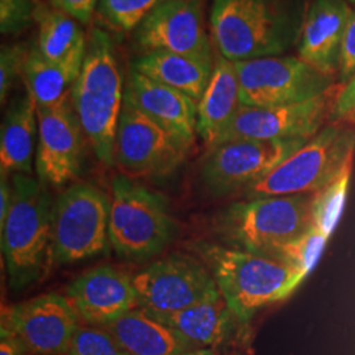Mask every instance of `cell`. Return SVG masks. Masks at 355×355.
<instances>
[{
  "label": "cell",
  "instance_id": "obj_1",
  "mask_svg": "<svg viewBox=\"0 0 355 355\" xmlns=\"http://www.w3.org/2000/svg\"><path fill=\"white\" fill-rule=\"evenodd\" d=\"M304 15L293 0H215L211 36L232 62L283 55L297 45Z\"/></svg>",
  "mask_w": 355,
  "mask_h": 355
},
{
  "label": "cell",
  "instance_id": "obj_2",
  "mask_svg": "<svg viewBox=\"0 0 355 355\" xmlns=\"http://www.w3.org/2000/svg\"><path fill=\"white\" fill-rule=\"evenodd\" d=\"M196 252L243 325L262 308L287 299L306 278L274 258L230 246L203 242L196 245Z\"/></svg>",
  "mask_w": 355,
  "mask_h": 355
},
{
  "label": "cell",
  "instance_id": "obj_3",
  "mask_svg": "<svg viewBox=\"0 0 355 355\" xmlns=\"http://www.w3.org/2000/svg\"><path fill=\"white\" fill-rule=\"evenodd\" d=\"M12 203L0 229L8 286L20 292L51 266L53 204L46 186L26 174L12 175Z\"/></svg>",
  "mask_w": 355,
  "mask_h": 355
},
{
  "label": "cell",
  "instance_id": "obj_4",
  "mask_svg": "<svg viewBox=\"0 0 355 355\" xmlns=\"http://www.w3.org/2000/svg\"><path fill=\"white\" fill-rule=\"evenodd\" d=\"M71 102L98 159L114 166V146L124 102L123 78L110 35L92 29L80 74L73 89Z\"/></svg>",
  "mask_w": 355,
  "mask_h": 355
},
{
  "label": "cell",
  "instance_id": "obj_5",
  "mask_svg": "<svg viewBox=\"0 0 355 355\" xmlns=\"http://www.w3.org/2000/svg\"><path fill=\"white\" fill-rule=\"evenodd\" d=\"M313 195L254 198L232 204L216 220L227 246L257 254L292 241L315 227Z\"/></svg>",
  "mask_w": 355,
  "mask_h": 355
},
{
  "label": "cell",
  "instance_id": "obj_6",
  "mask_svg": "<svg viewBox=\"0 0 355 355\" xmlns=\"http://www.w3.org/2000/svg\"><path fill=\"white\" fill-rule=\"evenodd\" d=\"M108 237L120 258L146 261L161 253L177 234L165 198L124 174L111 184Z\"/></svg>",
  "mask_w": 355,
  "mask_h": 355
},
{
  "label": "cell",
  "instance_id": "obj_7",
  "mask_svg": "<svg viewBox=\"0 0 355 355\" xmlns=\"http://www.w3.org/2000/svg\"><path fill=\"white\" fill-rule=\"evenodd\" d=\"M355 127L328 124L270 174L245 191L248 199L313 195L354 164Z\"/></svg>",
  "mask_w": 355,
  "mask_h": 355
},
{
  "label": "cell",
  "instance_id": "obj_8",
  "mask_svg": "<svg viewBox=\"0 0 355 355\" xmlns=\"http://www.w3.org/2000/svg\"><path fill=\"white\" fill-rule=\"evenodd\" d=\"M111 202L89 183H74L53 204L51 266L71 265L107 252Z\"/></svg>",
  "mask_w": 355,
  "mask_h": 355
},
{
  "label": "cell",
  "instance_id": "obj_9",
  "mask_svg": "<svg viewBox=\"0 0 355 355\" xmlns=\"http://www.w3.org/2000/svg\"><path fill=\"white\" fill-rule=\"evenodd\" d=\"M234 64L245 107L304 102L337 85L336 76L320 73L299 55H275Z\"/></svg>",
  "mask_w": 355,
  "mask_h": 355
},
{
  "label": "cell",
  "instance_id": "obj_10",
  "mask_svg": "<svg viewBox=\"0 0 355 355\" xmlns=\"http://www.w3.org/2000/svg\"><path fill=\"white\" fill-rule=\"evenodd\" d=\"M139 306L150 313H170L221 296L203 261L173 253L136 272Z\"/></svg>",
  "mask_w": 355,
  "mask_h": 355
},
{
  "label": "cell",
  "instance_id": "obj_11",
  "mask_svg": "<svg viewBox=\"0 0 355 355\" xmlns=\"http://www.w3.org/2000/svg\"><path fill=\"white\" fill-rule=\"evenodd\" d=\"M308 141L236 140L216 145L203 158L200 177L214 196L246 191Z\"/></svg>",
  "mask_w": 355,
  "mask_h": 355
},
{
  "label": "cell",
  "instance_id": "obj_12",
  "mask_svg": "<svg viewBox=\"0 0 355 355\" xmlns=\"http://www.w3.org/2000/svg\"><path fill=\"white\" fill-rule=\"evenodd\" d=\"M340 87V83L334 85L304 102L272 107L241 105L228 130L216 145L236 140H311L329 123Z\"/></svg>",
  "mask_w": 355,
  "mask_h": 355
},
{
  "label": "cell",
  "instance_id": "obj_13",
  "mask_svg": "<svg viewBox=\"0 0 355 355\" xmlns=\"http://www.w3.org/2000/svg\"><path fill=\"white\" fill-rule=\"evenodd\" d=\"M186 154L168 132L124 96L114 146V164L124 175L166 177L184 161Z\"/></svg>",
  "mask_w": 355,
  "mask_h": 355
},
{
  "label": "cell",
  "instance_id": "obj_14",
  "mask_svg": "<svg viewBox=\"0 0 355 355\" xmlns=\"http://www.w3.org/2000/svg\"><path fill=\"white\" fill-rule=\"evenodd\" d=\"M36 171L48 187L61 189L80 173L86 135L71 102V94L51 107H37Z\"/></svg>",
  "mask_w": 355,
  "mask_h": 355
},
{
  "label": "cell",
  "instance_id": "obj_15",
  "mask_svg": "<svg viewBox=\"0 0 355 355\" xmlns=\"http://www.w3.org/2000/svg\"><path fill=\"white\" fill-rule=\"evenodd\" d=\"M78 321L67 297L51 292L4 308L0 328L16 334L31 354L67 355Z\"/></svg>",
  "mask_w": 355,
  "mask_h": 355
},
{
  "label": "cell",
  "instance_id": "obj_16",
  "mask_svg": "<svg viewBox=\"0 0 355 355\" xmlns=\"http://www.w3.org/2000/svg\"><path fill=\"white\" fill-rule=\"evenodd\" d=\"M146 53L166 51L215 61L202 0H162L136 29Z\"/></svg>",
  "mask_w": 355,
  "mask_h": 355
},
{
  "label": "cell",
  "instance_id": "obj_17",
  "mask_svg": "<svg viewBox=\"0 0 355 355\" xmlns=\"http://www.w3.org/2000/svg\"><path fill=\"white\" fill-rule=\"evenodd\" d=\"M79 320L107 327L139 306L133 278L112 266H98L80 274L66 290Z\"/></svg>",
  "mask_w": 355,
  "mask_h": 355
},
{
  "label": "cell",
  "instance_id": "obj_18",
  "mask_svg": "<svg viewBox=\"0 0 355 355\" xmlns=\"http://www.w3.org/2000/svg\"><path fill=\"white\" fill-rule=\"evenodd\" d=\"M353 12L347 0H311L305 10L297 55L320 73L338 76L343 37Z\"/></svg>",
  "mask_w": 355,
  "mask_h": 355
},
{
  "label": "cell",
  "instance_id": "obj_19",
  "mask_svg": "<svg viewBox=\"0 0 355 355\" xmlns=\"http://www.w3.org/2000/svg\"><path fill=\"white\" fill-rule=\"evenodd\" d=\"M124 96L189 152L198 135V102L139 71L128 76Z\"/></svg>",
  "mask_w": 355,
  "mask_h": 355
},
{
  "label": "cell",
  "instance_id": "obj_20",
  "mask_svg": "<svg viewBox=\"0 0 355 355\" xmlns=\"http://www.w3.org/2000/svg\"><path fill=\"white\" fill-rule=\"evenodd\" d=\"M146 313L179 333L191 350L221 349L236 337L239 325L246 327L233 313L223 295L177 312Z\"/></svg>",
  "mask_w": 355,
  "mask_h": 355
},
{
  "label": "cell",
  "instance_id": "obj_21",
  "mask_svg": "<svg viewBox=\"0 0 355 355\" xmlns=\"http://www.w3.org/2000/svg\"><path fill=\"white\" fill-rule=\"evenodd\" d=\"M241 105L236 64L216 53L211 80L198 103V135L208 148L224 136Z\"/></svg>",
  "mask_w": 355,
  "mask_h": 355
},
{
  "label": "cell",
  "instance_id": "obj_22",
  "mask_svg": "<svg viewBox=\"0 0 355 355\" xmlns=\"http://www.w3.org/2000/svg\"><path fill=\"white\" fill-rule=\"evenodd\" d=\"M37 104L26 92L8 104L0 129V174H32Z\"/></svg>",
  "mask_w": 355,
  "mask_h": 355
},
{
  "label": "cell",
  "instance_id": "obj_23",
  "mask_svg": "<svg viewBox=\"0 0 355 355\" xmlns=\"http://www.w3.org/2000/svg\"><path fill=\"white\" fill-rule=\"evenodd\" d=\"M87 51V38L60 61L46 60L37 46L32 48L23 73L26 92L37 107H51L71 94Z\"/></svg>",
  "mask_w": 355,
  "mask_h": 355
},
{
  "label": "cell",
  "instance_id": "obj_24",
  "mask_svg": "<svg viewBox=\"0 0 355 355\" xmlns=\"http://www.w3.org/2000/svg\"><path fill=\"white\" fill-rule=\"evenodd\" d=\"M103 328L114 336L128 355H183L191 350L179 333L144 309H133Z\"/></svg>",
  "mask_w": 355,
  "mask_h": 355
},
{
  "label": "cell",
  "instance_id": "obj_25",
  "mask_svg": "<svg viewBox=\"0 0 355 355\" xmlns=\"http://www.w3.org/2000/svg\"><path fill=\"white\" fill-rule=\"evenodd\" d=\"M215 61L166 51L146 53L133 64V70L153 80L178 89L199 103L208 87Z\"/></svg>",
  "mask_w": 355,
  "mask_h": 355
},
{
  "label": "cell",
  "instance_id": "obj_26",
  "mask_svg": "<svg viewBox=\"0 0 355 355\" xmlns=\"http://www.w3.org/2000/svg\"><path fill=\"white\" fill-rule=\"evenodd\" d=\"M37 49L51 61L64 58L76 45L86 38L76 19L53 7L41 4L37 13Z\"/></svg>",
  "mask_w": 355,
  "mask_h": 355
},
{
  "label": "cell",
  "instance_id": "obj_27",
  "mask_svg": "<svg viewBox=\"0 0 355 355\" xmlns=\"http://www.w3.org/2000/svg\"><path fill=\"white\" fill-rule=\"evenodd\" d=\"M328 240V236H325L318 227H313L303 236L277 246L262 255H267L293 267L308 277L318 265L320 257L327 248Z\"/></svg>",
  "mask_w": 355,
  "mask_h": 355
},
{
  "label": "cell",
  "instance_id": "obj_28",
  "mask_svg": "<svg viewBox=\"0 0 355 355\" xmlns=\"http://www.w3.org/2000/svg\"><path fill=\"white\" fill-rule=\"evenodd\" d=\"M353 165L349 166L343 174L334 179L324 190L315 193L313 217L315 227L330 237L336 230L343 215L345 202L349 191Z\"/></svg>",
  "mask_w": 355,
  "mask_h": 355
},
{
  "label": "cell",
  "instance_id": "obj_29",
  "mask_svg": "<svg viewBox=\"0 0 355 355\" xmlns=\"http://www.w3.org/2000/svg\"><path fill=\"white\" fill-rule=\"evenodd\" d=\"M162 0H101L104 21L119 32H130L140 26L146 16Z\"/></svg>",
  "mask_w": 355,
  "mask_h": 355
},
{
  "label": "cell",
  "instance_id": "obj_30",
  "mask_svg": "<svg viewBox=\"0 0 355 355\" xmlns=\"http://www.w3.org/2000/svg\"><path fill=\"white\" fill-rule=\"evenodd\" d=\"M67 355H128L103 327H78Z\"/></svg>",
  "mask_w": 355,
  "mask_h": 355
},
{
  "label": "cell",
  "instance_id": "obj_31",
  "mask_svg": "<svg viewBox=\"0 0 355 355\" xmlns=\"http://www.w3.org/2000/svg\"><path fill=\"white\" fill-rule=\"evenodd\" d=\"M40 0H0V32L16 36L37 23Z\"/></svg>",
  "mask_w": 355,
  "mask_h": 355
},
{
  "label": "cell",
  "instance_id": "obj_32",
  "mask_svg": "<svg viewBox=\"0 0 355 355\" xmlns=\"http://www.w3.org/2000/svg\"><path fill=\"white\" fill-rule=\"evenodd\" d=\"M29 46L24 42H15L1 45L0 49V103L6 104L15 80L23 76L26 60L29 55Z\"/></svg>",
  "mask_w": 355,
  "mask_h": 355
},
{
  "label": "cell",
  "instance_id": "obj_33",
  "mask_svg": "<svg viewBox=\"0 0 355 355\" xmlns=\"http://www.w3.org/2000/svg\"><path fill=\"white\" fill-rule=\"evenodd\" d=\"M329 124L355 127V76L341 85L330 112Z\"/></svg>",
  "mask_w": 355,
  "mask_h": 355
},
{
  "label": "cell",
  "instance_id": "obj_34",
  "mask_svg": "<svg viewBox=\"0 0 355 355\" xmlns=\"http://www.w3.org/2000/svg\"><path fill=\"white\" fill-rule=\"evenodd\" d=\"M355 76V11L349 21L343 37L338 82L340 85L347 83Z\"/></svg>",
  "mask_w": 355,
  "mask_h": 355
},
{
  "label": "cell",
  "instance_id": "obj_35",
  "mask_svg": "<svg viewBox=\"0 0 355 355\" xmlns=\"http://www.w3.org/2000/svg\"><path fill=\"white\" fill-rule=\"evenodd\" d=\"M53 7L70 15L76 21L89 24L98 0H51Z\"/></svg>",
  "mask_w": 355,
  "mask_h": 355
},
{
  "label": "cell",
  "instance_id": "obj_36",
  "mask_svg": "<svg viewBox=\"0 0 355 355\" xmlns=\"http://www.w3.org/2000/svg\"><path fill=\"white\" fill-rule=\"evenodd\" d=\"M31 354L26 343H23L12 331L0 328V355Z\"/></svg>",
  "mask_w": 355,
  "mask_h": 355
},
{
  "label": "cell",
  "instance_id": "obj_37",
  "mask_svg": "<svg viewBox=\"0 0 355 355\" xmlns=\"http://www.w3.org/2000/svg\"><path fill=\"white\" fill-rule=\"evenodd\" d=\"M12 203V183L8 180V175L1 174L0 180V229L6 224V218L10 212Z\"/></svg>",
  "mask_w": 355,
  "mask_h": 355
},
{
  "label": "cell",
  "instance_id": "obj_38",
  "mask_svg": "<svg viewBox=\"0 0 355 355\" xmlns=\"http://www.w3.org/2000/svg\"><path fill=\"white\" fill-rule=\"evenodd\" d=\"M183 355H234L227 354L220 349H192Z\"/></svg>",
  "mask_w": 355,
  "mask_h": 355
},
{
  "label": "cell",
  "instance_id": "obj_39",
  "mask_svg": "<svg viewBox=\"0 0 355 355\" xmlns=\"http://www.w3.org/2000/svg\"><path fill=\"white\" fill-rule=\"evenodd\" d=\"M347 1H349V3H350V4H354V6H355V0H347Z\"/></svg>",
  "mask_w": 355,
  "mask_h": 355
},
{
  "label": "cell",
  "instance_id": "obj_40",
  "mask_svg": "<svg viewBox=\"0 0 355 355\" xmlns=\"http://www.w3.org/2000/svg\"><path fill=\"white\" fill-rule=\"evenodd\" d=\"M28 355H40V354H28Z\"/></svg>",
  "mask_w": 355,
  "mask_h": 355
}]
</instances>
